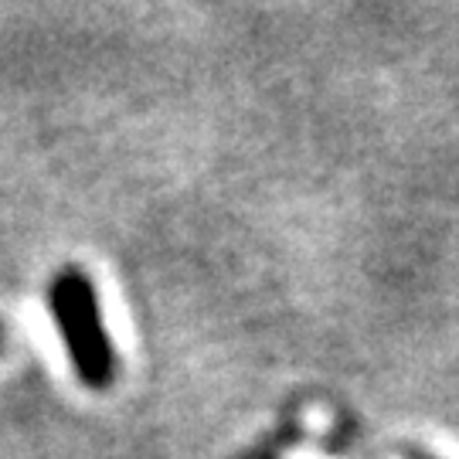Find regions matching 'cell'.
<instances>
[{"instance_id":"6da1fadb","label":"cell","mask_w":459,"mask_h":459,"mask_svg":"<svg viewBox=\"0 0 459 459\" xmlns=\"http://www.w3.org/2000/svg\"><path fill=\"white\" fill-rule=\"evenodd\" d=\"M48 310L65 341L68 361L89 388H109L116 375V358L109 333L102 324L99 296L92 279L82 269L65 265L48 286Z\"/></svg>"}]
</instances>
